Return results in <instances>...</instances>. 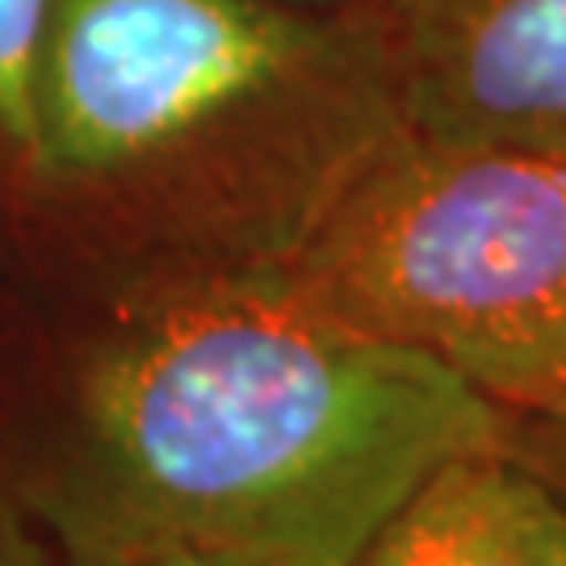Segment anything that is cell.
Instances as JSON below:
<instances>
[{"label":"cell","instance_id":"3957f363","mask_svg":"<svg viewBox=\"0 0 566 566\" xmlns=\"http://www.w3.org/2000/svg\"><path fill=\"white\" fill-rule=\"evenodd\" d=\"M298 303L566 420V160L403 130L273 273Z\"/></svg>","mask_w":566,"mask_h":566},{"label":"cell","instance_id":"5b68a950","mask_svg":"<svg viewBox=\"0 0 566 566\" xmlns=\"http://www.w3.org/2000/svg\"><path fill=\"white\" fill-rule=\"evenodd\" d=\"M357 566H566V500L512 449L441 462Z\"/></svg>","mask_w":566,"mask_h":566},{"label":"cell","instance_id":"6da1fadb","mask_svg":"<svg viewBox=\"0 0 566 566\" xmlns=\"http://www.w3.org/2000/svg\"><path fill=\"white\" fill-rule=\"evenodd\" d=\"M512 416L273 277L88 306L21 500L63 566H357Z\"/></svg>","mask_w":566,"mask_h":566},{"label":"cell","instance_id":"8992f818","mask_svg":"<svg viewBox=\"0 0 566 566\" xmlns=\"http://www.w3.org/2000/svg\"><path fill=\"white\" fill-rule=\"evenodd\" d=\"M51 0H0V206L25 210L34 164V84Z\"/></svg>","mask_w":566,"mask_h":566},{"label":"cell","instance_id":"7a4b0ae2","mask_svg":"<svg viewBox=\"0 0 566 566\" xmlns=\"http://www.w3.org/2000/svg\"><path fill=\"white\" fill-rule=\"evenodd\" d=\"M374 18L277 0H51L25 210L88 306L273 277L403 135Z\"/></svg>","mask_w":566,"mask_h":566},{"label":"cell","instance_id":"9c48e42d","mask_svg":"<svg viewBox=\"0 0 566 566\" xmlns=\"http://www.w3.org/2000/svg\"><path fill=\"white\" fill-rule=\"evenodd\" d=\"M0 566H25V563H21V558H18V554H13V549H4V546H0Z\"/></svg>","mask_w":566,"mask_h":566},{"label":"cell","instance_id":"277c9868","mask_svg":"<svg viewBox=\"0 0 566 566\" xmlns=\"http://www.w3.org/2000/svg\"><path fill=\"white\" fill-rule=\"evenodd\" d=\"M378 30L411 135L566 160V0H399Z\"/></svg>","mask_w":566,"mask_h":566},{"label":"cell","instance_id":"52a82bcc","mask_svg":"<svg viewBox=\"0 0 566 566\" xmlns=\"http://www.w3.org/2000/svg\"><path fill=\"white\" fill-rule=\"evenodd\" d=\"M507 449L566 500V420H516Z\"/></svg>","mask_w":566,"mask_h":566},{"label":"cell","instance_id":"ba28073f","mask_svg":"<svg viewBox=\"0 0 566 566\" xmlns=\"http://www.w3.org/2000/svg\"><path fill=\"white\" fill-rule=\"evenodd\" d=\"M303 13H324V18H386L399 0H277Z\"/></svg>","mask_w":566,"mask_h":566}]
</instances>
